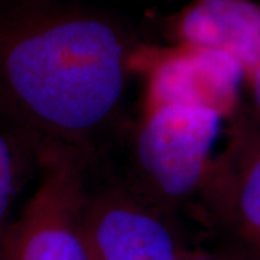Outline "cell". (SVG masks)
Returning <instances> with one entry per match:
<instances>
[{"instance_id":"cell-1","label":"cell","mask_w":260,"mask_h":260,"mask_svg":"<svg viewBox=\"0 0 260 260\" xmlns=\"http://www.w3.org/2000/svg\"><path fill=\"white\" fill-rule=\"evenodd\" d=\"M132 54L100 16L35 5L0 9V121L35 158L87 153L120 109Z\"/></svg>"},{"instance_id":"cell-2","label":"cell","mask_w":260,"mask_h":260,"mask_svg":"<svg viewBox=\"0 0 260 260\" xmlns=\"http://www.w3.org/2000/svg\"><path fill=\"white\" fill-rule=\"evenodd\" d=\"M41 178L0 239V260H93L84 229L87 153L47 152Z\"/></svg>"},{"instance_id":"cell-3","label":"cell","mask_w":260,"mask_h":260,"mask_svg":"<svg viewBox=\"0 0 260 260\" xmlns=\"http://www.w3.org/2000/svg\"><path fill=\"white\" fill-rule=\"evenodd\" d=\"M218 113L182 104L143 109L136 159L146 181L165 198L179 200L203 188L213 165Z\"/></svg>"},{"instance_id":"cell-4","label":"cell","mask_w":260,"mask_h":260,"mask_svg":"<svg viewBox=\"0 0 260 260\" xmlns=\"http://www.w3.org/2000/svg\"><path fill=\"white\" fill-rule=\"evenodd\" d=\"M146 68L143 109L164 104L195 106L234 114L244 81L240 64L225 52L189 44L168 48H139L132 54Z\"/></svg>"},{"instance_id":"cell-5","label":"cell","mask_w":260,"mask_h":260,"mask_svg":"<svg viewBox=\"0 0 260 260\" xmlns=\"http://www.w3.org/2000/svg\"><path fill=\"white\" fill-rule=\"evenodd\" d=\"M242 260H260V124L239 121L204 185Z\"/></svg>"},{"instance_id":"cell-6","label":"cell","mask_w":260,"mask_h":260,"mask_svg":"<svg viewBox=\"0 0 260 260\" xmlns=\"http://www.w3.org/2000/svg\"><path fill=\"white\" fill-rule=\"evenodd\" d=\"M84 229L94 260H185L167 220L123 191L87 197Z\"/></svg>"},{"instance_id":"cell-7","label":"cell","mask_w":260,"mask_h":260,"mask_svg":"<svg viewBox=\"0 0 260 260\" xmlns=\"http://www.w3.org/2000/svg\"><path fill=\"white\" fill-rule=\"evenodd\" d=\"M175 44L233 56L244 77L260 62V5L251 0H191L171 23Z\"/></svg>"},{"instance_id":"cell-8","label":"cell","mask_w":260,"mask_h":260,"mask_svg":"<svg viewBox=\"0 0 260 260\" xmlns=\"http://www.w3.org/2000/svg\"><path fill=\"white\" fill-rule=\"evenodd\" d=\"M32 155L25 142L0 121V239L9 225V214L18 192L25 155Z\"/></svg>"},{"instance_id":"cell-9","label":"cell","mask_w":260,"mask_h":260,"mask_svg":"<svg viewBox=\"0 0 260 260\" xmlns=\"http://www.w3.org/2000/svg\"><path fill=\"white\" fill-rule=\"evenodd\" d=\"M244 83L249 85L256 112H257L260 117V62L244 77Z\"/></svg>"},{"instance_id":"cell-10","label":"cell","mask_w":260,"mask_h":260,"mask_svg":"<svg viewBox=\"0 0 260 260\" xmlns=\"http://www.w3.org/2000/svg\"><path fill=\"white\" fill-rule=\"evenodd\" d=\"M185 260H242V259H239L236 254H234V256H225V254H218V253H211V251L194 250V251H186Z\"/></svg>"},{"instance_id":"cell-11","label":"cell","mask_w":260,"mask_h":260,"mask_svg":"<svg viewBox=\"0 0 260 260\" xmlns=\"http://www.w3.org/2000/svg\"><path fill=\"white\" fill-rule=\"evenodd\" d=\"M93 260H94V259H93Z\"/></svg>"}]
</instances>
